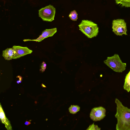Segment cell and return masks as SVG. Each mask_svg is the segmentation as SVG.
<instances>
[{
  "label": "cell",
  "instance_id": "6da1fadb",
  "mask_svg": "<svg viewBox=\"0 0 130 130\" xmlns=\"http://www.w3.org/2000/svg\"><path fill=\"white\" fill-rule=\"evenodd\" d=\"M117 112L115 115L117 119L116 130H130V109L124 106L121 102L116 98Z\"/></svg>",
  "mask_w": 130,
  "mask_h": 130
},
{
  "label": "cell",
  "instance_id": "2e32d148",
  "mask_svg": "<svg viewBox=\"0 0 130 130\" xmlns=\"http://www.w3.org/2000/svg\"><path fill=\"white\" fill-rule=\"evenodd\" d=\"M47 65L45 63L43 62L42 63L40 71L42 72H44L46 69Z\"/></svg>",
  "mask_w": 130,
  "mask_h": 130
},
{
  "label": "cell",
  "instance_id": "30bf717a",
  "mask_svg": "<svg viewBox=\"0 0 130 130\" xmlns=\"http://www.w3.org/2000/svg\"><path fill=\"white\" fill-rule=\"evenodd\" d=\"M15 54L14 49L7 48L3 51L2 56L7 60H10L13 59Z\"/></svg>",
  "mask_w": 130,
  "mask_h": 130
},
{
  "label": "cell",
  "instance_id": "8fae6325",
  "mask_svg": "<svg viewBox=\"0 0 130 130\" xmlns=\"http://www.w3.org/2000/svg\"><path fill=\"white\" fill-rule=\"evenodd\" d=\"M123 87L128 92H130V70L126 76Z\"/></svg>",
  "mask_w": 130,
  "mask_h": 130
},
{
  "label": "cell",
  "instance_id": "ba28073f",
  "mask_svg": "<svg viewBox=\"0 0 130 130\" xmlns=\"http://www.w3.org/2000/svg\"><path fill=\"white\" fill-rule=\"evenodd\" d=\"M57 31L56 28L51 29H46L43 31L41 35L37 39H25L23 41L24 42L33 41L40 42L42 41L44 39L49 37L52 36Z\"/></svg>",
  "mask_w": 130,
  "mask_h": 130
},
{
  "label": "cell",
  "instance_id": "9c48e42d",
  "mask_svg": "<svg viewBox=\"0 0 130 130\" xmlns=\"http://www.w3.org/2000/svg\"><path fill=\"white\" fill-rule=\"evenodd\" d=\"M0 118L2 123L5 125L7 130H12V127L10 122L6 117L2 109L1 104H0Z\"/></svg>",
  "mask_w": 130,
  "mask_h": 130
},
{
  "label": "cell",
  "instance_id": "e0dca14e",
  "mask_svg": "<svg viewBox=\"0 0 130 130\" xmlns=\"http://www.w3.org/2000/svg\"><path fill=\"white\" fill-rule=\"evenodd\" d=\"M17 78H19V80L17 81V83L18 84H19V83H21L22 80V77L20 76H18L17 77Z\"/></svg>",
  "mask_w": 130,
  "mask_h": 130
},
{
  "label": "cell",
  "instance_id": "8992f818",
  "mask_svg": "<svg viewBox=\"0 0 130 130\" xmlns=\"http://www.w3.org/2000/svg\"><path fill=\"white\" fill-rule=\"evenodd\" d=\"M106 112L105 109L101 107L94 108L90 113V117L94 121H100L105 116Z\"/></svg>",
  "mask_w": 130,
  "mask_h": 130
},
{
  "label": "cell",
  "instance_id": "4fadbf2b",
  "mask_svg": "<svg viewBox=\"0 0 130 130\" xmlns=\"http://www.w3.org/2000/svg\"><path fill=\"white\" fill-rule=\"evenodd\" d=\"M69 110L70 113L72 114H75L80 111V107L78 105H71Z\"/></svg>",
  "mask_w": 130,
  "mask_h": 130
},
{
  "label": "cell",
  "instance_id": "7a4b0ae2",
  "mask_svg": "<svg viewBox=\"0 0 130 130\" xmlns=\"http://www.w3.org/2000/svg\"><path fill=\"white\" fill-rule=\"evenodd\" d=\"M78 26L79 30L88 38L96 37L98 34L99 28L97 24L91 21L82 20Z\"/></svg>",
  "mask_w": 130,
  "mask_h": 130
},
{
  "label": "cell",
  "instance_id": "277c9868",
  "mask_svg": "<svg viewBox=\"0 0 130 130\" xmlns=\"http://www.w3.org/2000/svg\"><path fill=\"white\" fill-rule=\"evenodd\" d=\"M55 12V8L50 5L39 11V16L44 21L52 22L54 20Z\"/></svg>",
  "mask_w": 130,
  "mask_h": 130
},
{
  "label": "cell",
  "instance_id": "7c38bea8",
  "mask_svg": "<svg viewBox=\"0 0 130 130\" xmlns=\"http://www.w3.org/2000/svg\"><path fill=\"white\" fill-rule=\"evenodd\" d=\"M117 4H119L122 7H130V0H115Z\"/></svg>",
  "mask_w": 130,
  "mask_h": 130
},
{
  "label": "cell",
  "instance_id": "9a60e30c",
  "mask_svg": "<svg viewBox=\"0 0 130 130\" xmlns=\"http://www.w3.org/2000/svg\"><path fill=\"white\" fill-rule=\"evenodd\" d=\"M101 129L99 128L97 125H95L93 123L89 126V127L86 130H100Z\"/></svg>",
  "mask_w": 130,
  "mask_h": 130
},
{
  "label": "cell",
  "instance_id": "3957f363",
  "mask_svg": "<svg viewBox=\"0 0 130 130\" xmlns=\"http://www.w3.org/2000/svg\"><path fill=\"white\" fill-rule=\"evenodd\" d=\"M104 62L108 67L116 72H123L126 69V64L122 62L119 55L117 54L108 57Z\"/></svg>",
  "mask_w": 130,
  "mask_h": 130
},
{
  "label": "cell",
  "instance_id": "5b68a950",
  "mask_svg": "<svg viewBox=\"0 0 130 130\" xmlns=\"http://www.w3.org/2000/svg\"><path fill=\"white\" fill-rule=\"evenodd\" d=\"M112 28L113 32L117 35H127L126 23L124 20L119 19L113 20Z\"/></svg>",
  "mask_w": 130,
  "mask_h": 130
},
{
  "label": "cell",
  "instance_id": "5bb4252c",
  "mask_svg": "<svg viewBox=\"0 0 130 130\" xmlns=\"http://www.w3.org/2000/svg\"><path fill=\"white\" fill-rule=\"evenodd\" d=\"M78 14L74 10L71 11L69 15L70 19L73 21H76L78 19Z\"/></svg>",
  "mask_w": 130,
  "mask_h": 130
},
{
  "label": "cell",
  "instance_id": "52a82bcc",
  "mask_svg": "<svg viewBox=\"0 0 130 130\" xmlns=\"http://www.w3.org/2000/svg\"><path fill=\"white\" fill-rule=\"evenodd\" d=\"M15 54L13 59H17L27 54L31 53L32 51L27 47H23L19 46H14L12 47Z\"/></svg>",
  "mask_w": 130,
  "mask_h": 130
},
{
  "label": "cell",
  "instance_id": "ac0fdd59",
  "mask_svg": "<svg viewBox=\"0 0 130 130\" xmlns=\"http://www.w3.org/2000/svg\"><path fill=\"white\" fill-rule=\"evenodd\" d=\"M31 124V123L30 122H29L26 121L24 124H25V125H27V126H28V125H30Z\"/></svg>",
  "mask_w": 130,
  "mask_h": 130
}]
</instances>
